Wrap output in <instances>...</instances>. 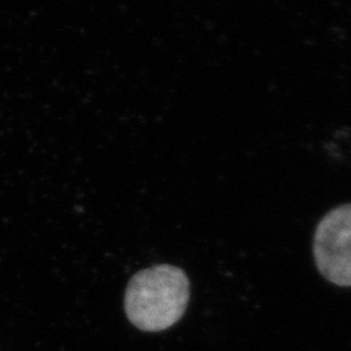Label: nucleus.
Instances as JSON below:
<instances>
[{
  "label": "nucleus",
  "mask_w": 351,
  "mask_h": 351,
  "mask_svg": "<svg viewBox=\"0 0 351 351\" xmlns=\"http://www.w3.org/2000/svg\"><path fill=\"white\" fill-rule=\"evenodd\" d=\"M189 280L177 267L158 265L141 271L128 285L125 311L134 326L159 332L177 323L188 307Z\"/></svg>",
  "instance_id": "f257e3e1"
},
{
  "label": "nucleus",
  "mask_w": 351,
  "mask_h": 351,
  "mask_svg": "<svg viewBox=\"0 0 351 351\" xmlns=\"http://www.w3.org/2000/svg\"><path fill=\"white\" fill-rule=\"evenodd\" d=\"M314 258L322 276L351 288V204L326 213L315 230Z\"/></svg>",
  "instance_id": "f03ea898"
}]
</instances>
